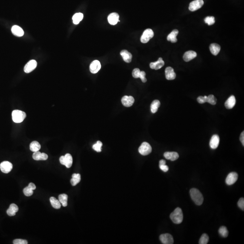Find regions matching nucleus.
I'll return each instance as SVG.
<instances>
[{
  "instance_id": "25",
  "label": "nucleus",
  "mask_w": 244,
  "mask_h": 244,
  "mask_svg": "<svg viewBox=\"0 0 244 244\" xmlns=\"http://www.w3.org/2000/svg\"><path fill=\"white\" fill-rule=\"evenodd\" d=\"M73 159L72 155L70 154H66L64 156V166L68 168L71 167L72 165Z\"/></svg>"
},
{
  "instance_id": "40",
  "label": "nucleus",
  "mask_w": 244,
  "mask_h": 244,
  "mask_svg": "<svg viewBox=\"0 0 244 244\" xmlns=\"http://www.w3.org/2000/svg\"><path fill=\"white\" fill-rule=\"evenodd\" d=\"M13 244H27L28 241L25 240L23 239H15L13 241Z\"/></svg>"
},
{
  "instance_id": "6",
  "label": "nucleus",
  "mask_w": 244,
  "mask_h": 244,
  "mask_svg": "<svg viewBox=\"0 0 244 244\" xmlns=\"http://www.w3.org/2000/svg\"><path fill=\"white\" fill-rule=\"evenodd\" d=\"M204 1L203 0H195L192 1L190 4L189 10L191 11H194L198 10L204 5Z\"/></svg>"
},
{
  "instance_id": "26",
  "label": "nucleus",
  "mask_w": 244,
  "mask_h": 244,
  "mask_svg": "<svg viewBox=\"0 0 244 244\" xmlns=\"http://www.w3.org/2000/svg\"><path fill=\"white\" fill-rule=\"evenodd\" d=\"M160 103L158 100H154L151 105V110L153 113H156L160 106Z\"/></svg>"
},
{
  "instance_id": "44",
  "label": "nucleus",
  "mask_w": 244,
  "mask_h": 244,
  "mask_svg": "<svg viewBox=\"0 0 244 244\" xmlns=\"http://www.w3.org/2000/svg\"><path fill=\"white\" fill-rule=\"evenodd\" d=\"M7 214L8 215V216H10V217H12V216H15V214H16V213L14 211L11 210V209H10V208H8L7 209Z\"/></svg>"
},
{
  "instance_id": "21",
  "label": "nucleus",
  "mask_w": 244,
  "mask_h": 244,
  "mask_svg": "<svg viewBox=\"0 0 244 244\" xmlns=\"http://www.w3.org/2000/svg\"><path fill=\"white\" fill-rule=\"evenodd\" d=\"M164 157L171 161H174L177 160L179 157V154L176 152H166L164 154Z\"/></svg>"
},
{
  "instance_id": "32",
  "label": "nucleus",
  "mask_w": 244,
  "mask_h": 244,
  "mask_svg": "<svg viewBox=\"0 0 244 244\" xmlns=\"http://www.w3.org/2000/svg\"><path fill=\"white\" fill-rule=\"evenodd\" d=\"M219 233L223 237H227L228 235V231L227 228L225 226L220 227L219 229Z\"/></svg>"
},
{
  "instance_id": "29",
  "label": "nucleus",
  "mask_w": 244,
  "mask_h": 244,
  "mask_svg": "<svg viewBox=\"0 0 244 244\" xmlns=\"http://www.w3.org/2000/svg\"><path fill=\"white\" fill-rule=\"evenodd\" d=\"M83 18V14L82 13H77L72 17L73 22L75 25H78Z\"/></svg>"
},
{
  "instance_id": "37",
  "label": "nucleus",
  "mask_w": 244,
  "mask_h": 244,
  "mask_svg": "<svg viewBox=\"0 0 244 244\" xmlns=\"http://www.w3.org/2000/svg\"><path fill=\"white\" fill-rule=\"evenodd\" d=\"M23 192H24L25 195V196H28V197L33 195V193H34L33 190L30 189V188L28 187V186L26 187L25 188H24L23 190Z\"/></svg>"
},
{
  "instance_id": "33",
  "label": "nucleus",
  "mask_w": 244,
  "mask_h": 244,
  "mask_svg": "<svg viewBox=\"0 0 244 244\" xmlns=\"http://www.w3.org/2000/svg\"><path fill=\"white\" fill-rule=\"evenodd\" d=\"M209 241V237L207 234H204L202 235L199 244H207L208 243Z\"/></svg>"
},
{
  "instance_id": "7",
  "label": "nucleus",
  "mask_w": 244,
  "mask_h": 244,
  "mask_svg": "<svg viewBox=\"0 0 244 244\" xmlns=\"http://www.w3.org/2000/svg\"><path fill=\"white\" fill-rule=\"evenodd\" d=\"M13 168V165L9 161H4L0 164V169L3 173H9Z\"/></svg>"
},
{
  "instance_id": "22",
  "label": "nucleus",
  "mask_w": 244,
  "mask_h": 244,
  "mask_svg": "<svg viewBox=\"0 0 244 244\" xmlns=\"http://www.w3.org/2000/svg\"><path fill=\"white\" fill-rule=\"evenodd\" d=\"M236 103V99L234 95L230 96L225 103V106L227 109H231L234 107Z\"/></svg>"
},
{
  "instance_id": "45",
  "label": "nucleus",
  "mask_w": 244,
  "mask_h": 244,
  "mask_svg": "<svg viewBox=\"0 0 244 244\" xmlns=\"http://www.w3.org/2000/svg\"><path fill=\"white\" fill-rule=\"evenodd\" d=\"M159 167L160 168V170H162L164 172H167L168 170H169V167L166 164L165 165H160V166H159Z\"/></svg>"
},
{
  "instance_id": "5",
  "label": "nucleus",
  "mask_w": 244,
  "mask_h": 244,
  "mask_svg": "<svg viewBox=\"0 0 244 244\" xmlns=\"http://www.w3.org/2000/svg\"><path fill=\"white\" fill-rule=\"evenodd\" d=\"M153 31L152 29H148L144 31L143 33V35L141 37V42L142 43L146 44L149 42L151 38H152L154 36Z\"/></svg>"
},
{
  "instance_id": "11",
  "label": "nucleus",
  "mask_w": 244,
  "mask_h": 244,
  "mask_svg": "<svg viewBox=\"0 0 244 244\" xmlns=\"http://www.w3.org/2000/svg\"><path fill=\"white\" fill-rule=\"evenodd\" d=\"M238 177V176L237 173L235 172L230 173L226 178V184L229 185L234 184L237 181Z\"/></svg>"
},
{
  "instance_id": "38",
  "label": "nucleus",
  "mask_w": 244,
  "mask_h": 244,
  "mask_svg": "<svg viewBox=\"0 0 244 244\" xmlns=\"http://www.w3.org/2000/svg\"><path fill=\"white\" fill-rule=\"evenodd\" d=\"M141 71L139 68H135L132 72V76L134 78H139Z\"/></svg>"
},
{
  "instance_id": "24",
  "label": "nucleus",
  "mask_w": 244,
  "mask_h": 244,
  "mask_svg": "<svg viewBox=\"0 0 244 244\" xmlns=\"http://www.w3.org/2000/svg\"><path fill=\"white\" fill-rule=\"evenodd\" d=\"M209 49H210L212 54H213V55L217 56L220 52V50H221V47L218 44L214 43V44H212L210 45Z\"/></svg>"
},
{
  "instance_id": "10",
  "label": "nucleus",
  "mask_w": 244,
  "mask_h": 244,
  "mask_svg": "<svg viewBox=\"0 0 244 244\" xmlns=\"http://www.w3.org/2000/svg\"><path fill=\"white\" fill-rule=\"evenodd\" d=\"M101 64L98 60L93 61L90 66V70L93 74H95L99 71L101 68Z\"/></svg>"
},
{
  "instance_id": "19",
  "label": "nucleus",
  "mask_w": 244,
  "mask_h": 244,
  "mask_svg": "<svg viewBox=\"0 0 244 244\" xmlns=\"http://www.w3.org/2000/svg\"><path fill=\"white\" fill-rule=\"evenodd\" d=\"M11 32L14 35L17 37H22L24 34V31L23 29L17 25L12 26Z\"/></svg>"
},
{
  "instance_id": "48",
  "label": "nucleus",
  "mask_w": 244,
  "mask_h": 244,
  "mask_svg": "<svg viewBox=\"0 0 244 244\" xmlns=\"http://www.w3.org/2000/svg\"><path fill=\"white\" fill-rule=\"evenodd\" d=\"M59 160L62 165H64V156H61L59 159Z\"/></svg>"
},
{
  "instance_id": "1",
  "label": "nucleus",
  "mask_w": 244,
  "mask_h": 244,
  "mask_svg": "<svg viewBox=\"0 0 244 244\" xmlns=\"http://www.w3.org/2000/svg\"><path fill=\"white\" fill-rule=\"evenodd\" d=\"M190 194L192 200L197 205H201L204 201V197L198 189L193 188L190 190Z\"/></svg>"
},
{
  "instance_id": "49",
  "label": "nucleus",
  "mask_w": 244,
  "mask_h": 244,
  "mask_svg": "<svg viewBox=\"0 0 244 244\" xmlns=\"http://www.w3.org/2000/svg\"><path fill=\"white\" fill-rule=\"evenodd\" d=\"M166 164V160H161L160 161H159V166H160V165H165Z\"/></svg>"
},
{
  "instance_id": "13",
  "label": "nucleus",
  "mask_w": 244,
  "mask_h": 244,
  "mask_svg": "<svg viewBox=\"0 0 244 244\" xmlns=\"http://www.w3.org/2000/svg\"><path fill=\"white\" fill-rule=\"evenodd\" d=\"M165 65V62L161 58H159L156 62H151L150 64V67L152 69H155L156 70H159L163 67Z\"/></svg>"
},
{
  "instance_id": "18",
  "label": "nucleus",
  "mask_w": 244,
  "mask_h": 244,
  "mask_svg": "<svg viewBox=\"0 0 244 244\" xmlns=\"http://www.w3.org/2000/svg\"><path fill=\"white\" fill-rule=\"evenodd\" d=\"M197 56V53L193 51H188L184 53L183 56V59L185 62H188L189 61L194 59Z\"/></svg>"
},
{
  "instance_id": "23",
  "label": "nucleus",
  "mask_w": 244,
  "mask_h": 244,
  "mask_svg": "<svg viewBox=\"0 0 244 244\" xmlns=\"http://www.w3.org/2000/svg\"><path fill=\"white\" fill-rule=\"evenodd\" d=\"M179 33V31L177 30H174L169 34L167 37V39L168 41L171 42V43H176L177 41L176 36Z\"/></svg>"
},
{
  "instance_id": "17",
  "label": "nucleus",
  "mask_w": 244,
  "mask_h": 244,
  "mask_svg": "<svg viewBox=\"0 0 244 244\" xmlns=\"http://www.w3.org/2000/svg\"><path fill=\"white\" fill-rule=\"evenodd\" d=\"M33 158L36 160H45L48 158V156L45 153H41L39 151H37L33 154Z\"/></svg>"
},
{
  "instance_id": "35",
  "label": "nucleus",
  "mask_w": 244,
  "mask_h": 244,
  "mask_svg": "<svg viewBox=\"0 0 244 244\" xmlns=\"http://www.w3.org/2000/svg\"><path fill=\"white\" fill-rule=\"evenodd\" d=\"M217 99L213 95H209L207 96V102L212 105H215L217 103Z\"/></svg>"
},
{
  "instance_id": "42",
  "label": "nucleus",
  "mask_w": 244,
  "mask_h": 244,
  "mask_svg": "<svg viewBox=\"0 0 244 244\" xmlns=\"http://www.w3.org/2000/svg\"><path fill=\"white\" fill-rule=\"evenodd\" d=\"M238 206L241 209H242V210L244 211V198H240L238 202Z\"/></svg>"
},
{
  "instance_id": "2",
  "label": "nucleus",
  "mask_w": 244,
  "mask_h": 244,
  "mask_svg": "<svg viewBox=\"0 0 244 244\" xmlns=\"http://www.w3.org/2000/svg\"><path fill=\"white\" fill-rule=\"evenodd\" d=\"M170 218L174 223H181L183 220V213L181 208H177L170 215Z\"/></svg>"
},
{
  "instance_id": "27",
  "label": "nucleus",
  "mask_w": 244,
  "mask_h": 244,
  "mask_svg": "<svg viewBox=\"0 0 244 244\" xmlns=\"http://www.w3.org/2000/svg\"><path fill=\"white\" fill-rule=\"evenodd\" d=\"M81 175L79 174H73L72 179L71 180V183L72 186H75L81 181Z\"/></svg>"
},
{
  "instance_id": "16",
  "label": "nucleus",
  "mask_w": 244,
  "mask_h": 244,
  "mask_svg": "<svg viewBox=\"0 0 244 244\" xmlns=\"http://www.w3.org/2000/svg\"><path fill=\"white\" fill-rule=\"evenodd\" d=\"M219 142H220V138H219V136L215 134V135H213L212 137L210 143H209V145H210V147L212 149H215L218 147Z\"/></svg>"
},
{
  "instance_id": "12",
  "label": "nucleus",
  "mask_w": 244,
  "mask_h": 244,
  "mask_svg": "<svg viewBox=\"0 0 244 244\" xmlns=\"http://www.w3.org/2000/svg\"><path fill=\"white\" fill-rule=\"evenodd\" d=\"M121 102L125 107H129L133 105L134 102V99L132 96H124L121 99Z\"/></svg>"
},
{
  "instance_id": "36",
  "label": "nucleus",
  "mask_w": 244,
  "mask_h": 244,
  "mask_svg": "<svg viewBox=\"0 0 244 244\" xmlns=\"http://www.w3.org/2000/svg\"><path fill=\"white\" fill-rule=\"evenodd\" d=\"M204 21L208 25H212L214 24L215 20L213 17H208L205 18Z\"/></svg>"
},
{
  "instance_id": "39",
  "label": "nucleus",
  "mask_w": 244,
  "mask_h": 244,
  "mask_svg": "<svg viewBox=\"0 0 244 244\" xmlns=\"http://www.w3.org/2000/svg\"><path fill=\"white\" fill-rule=\"evenodd\" d=\"M207 96H200L197 98V101L200 104H204L207 102Z\"/></svg>"
},
{
  "instance_id": "20",
  "label": "nucleus",
  "mask_w": 244,
  "mask_h": 244,
  "mask_svg": "<svg viewBox=\"0 0 244 244\" xmlns=\"http://www.w3.org/2000/svg\"><path fill=\"white\" fill-rule=\"evenodd\" d=\"M120 55L123 58L124 62H125L127 63H130L132 61V57H133L132 54L127 50H122L120 52Z\"/></svg>"
},
{
  "instance_id": "8",
  "label": "nucleus",
  "mask_w": 244,
  "mask_h": 244,
  "mask_svg": "<svg viewBox=\"0 0 244 244\" xmlns=\"http://www.w3.org/2000/svg\"><path fill=\"white\" fill-rule=\"evenodd\" d=\"M160 240L164 244H172L174 243V239L172 235L168 233L163 234L160 236Z\"/></svg>"
},
{
  "instance_id": "31",
  "label": "nucleus",
  "mask_w": 244,
  "mask_h": 244,
  "mask_svg": "<svg viewBox=\"0 0 244 244\" xmlns=\"http://www.w3.org/2000/svg\"><path fill=\"white\" fill-rule=\"evenodd\" d=\"M68 196L66 194H61L58 196V200L63 207L68 205Z\"/></svg>"
},
{
  "instance_id": "47",
  "label": "nucleus",
  "mask_w": 244,
  "mask_h": 244,
  "mask_svg": "<svg viewBox=\"0 0 244 244\" xmlns=\"http://www.w3.org/2000/svg\"><path fill=\"white\" fill-rule=\"evenodd\" d=\"M28 186V187L30 188V189H31L32 190H35L36 188L35 184H34V183H30Z\"/></svg>"
},
{
  "instance_id": "15",
  "label": "nucleus",
  "mask_w": 244,
  "mask_h": 244,
  "mask_svg": "<svg viewBox=\"0 0 244 244\" xmlns=\"http://www.w3.org/2000/svg\"><path fill=\"white\" fill-rule=\"evenodd\" d=\"M119 16L118 13L115 12L112 13L108 16V22L111 25H115L119 22Z\"/></svg>"
},
{
  "instance_id": "34",
  "label": "nucleus",
  "mask_w": 244,
  "mask_h": 244,
  "mask_svg": "<svg viewBox=\"0 0 244 244\" xmlns=\"http://www.w3.org/2000/svg\"><path fill=\"white\" fill-rule=\"evenodd\" d=\"M102 145L103 144L102 142H100L99 141H98L95 144H94L92 148L96 152H101V147Z\"/></svg>"
},
{
  "instance_id": "43",
  "label": "nucleus",
  "mask_w": 244,
  "mask_h": 244,
  "mask_svg": "<svg viewBox=\"0 0 244 244\" xmlns=\"http://www.w3.org/2000/svg\"><path fill=\"white\" fill-rule=\"evenodd\" d=\"M9 208L11 209L12 210L14 211L15 212L17 213L19 210V208L17 205H16L15 204H12L10 205Z\"/></svg>"
},
{
  "instance_id": "41",
  "label": "nucleus",
  "mask_w": 244,
  "mask_h": 244,
  "mask_svg": "<svg viewBox=\"0 0 244 244\" xmlns=\"http://www.w3.org/2000/svg\"><path fill=\"white\" fill-rule=\"evenodd\" d=\"M139 78L143 83H145L147 81V79L146 78V73L144 71H141Z\"/></svg>"
},
{
  "instance_id": "4",
  "label": "nucleus",
  "mask_w": 244,
  "mask_h": 244,
  "mask_svg": "<svg viewBox=\"0 0 244 244\" xmlns=\"http://www.w3.org/2000/svg\"><path fill=\"white\" fill-rule=\"evenodd\" d=\"M152 151V147L148 143L143 142L139 147V152L143 156H147Z\"/></svg>"
},
{
  "instance_id": "30",
  "label": "nucleus",
  "mask_w": 244,
  "mask_h": 244,
  "mask_svg": "<svg viewBox=\"0 0 244 244\" xmlns=\"http://www.w3.org/2000/svg\"><path fill=\"white\" fill-rule=\"evenodd\" d=\"M50 201L52 206L54 208L57 209H60L61 208V203L59 202V200H57L54 197H52L50 198Z\"/></svg>"
},
{
  "instance_id": "3",
  "label": "nucleus",
  "mask_w": 244,
  "mask_h": 244,
  "mask_svg": "<svg viewBox=\"0 0 244 244\" xmlns=\"http://www.w3.org/2000/svg\"><path fill=\"white\" fill-rule=\"evenodd\" d=\"M26 113L20 110H15L12 113V120L15 123H21L25 120Z\"/></svg>"
},
{
  "instance_id": "46",
  "label": "nucleus",
  "mask_w": 244,
  "mask_h": 244,
  "mask_svg": "<svg viewBox=\"0 0 244 244\" xmlns=\"http://www.w3.org/2000/svg\"><path fill=\"white\" fill-rule=\"evenodd\" d=\"M240 141H241V143H242V145H243V146H244V132L243 131V132L241 133V136H240Z\"/></svg>"
},
{
  "instance_id": "14",
  "label": "nucleus",
  "mask_w": 244,
  "mask_h": 244,
  "mask_svg": "<svg viewBox=\"0 0 244 244\" xmlns=\"http://www.w3.org/2000/svg\"><path fill=\"white\" fill-rule=\"evenodd\" d=\"M165 75L166 79L168 80H173L176 78V74L174 72V69L170 67L166 68Z\"/></svg>"
},
{
  "instance_id": "9",
  "label": "nucleus",
  "mask_w": 244,
  "mask_h": 244,
  "mask_svg": "<svg viewBox=\"0 0 244 244\" xmlns=\"http://www.w3.org/2000/svg\"><path fill=\"white\" fill-rule=\"evenodd\" d=\"M37 62L35 60H31L29 61L25 66L24 72L26 73L32 72L36 68Z\"/></svg>"
},
{
  "instance_id": "28",
  "label": "nucleus",
  "mask_w": 244,
  "mask_h": 244,
  "mask_svg": "<svg viewBox=\"0 0 244 244\" xmlns=\"http://www.w3.org/2000/svg\"><path fill=\"white\" fill-rule=\"evenodd\" d=\"M41 145L39 143L36 141H33L30 144V150L32 152H36L40 149Z\"/></svg>"
}]
</instances>
